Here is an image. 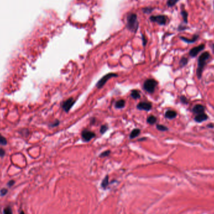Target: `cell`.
Segmentation results:
<instances>
[{"mask_svg": "<svg viewBox=\"0 0 214 214\" xmlns=\"http://www.w3.org/2000/svg\"><path fill=\"white\" fill-rule=\"evenodd\" d=\"M180 15L183 18V23L185 24H187L188 23V11L185 9V8H182L181 11H180Z\"/></svg>", "mask_w": 214, "mask_h": 214, "instance_id": "cell-13", "label": "cell"}, {"mask_svg": "<svg viewBox=\"0 0 214 214\" xmlns=\"http://www.w3.org/2000/svg\"><path fill=\"white\" fill-rule=\"evenodd\" d=\"M110 150L105 151L103 152L102 154H101L100 155V157H105L108 156V155H110Z\"/></svg>", "mask_w": 214, "mask_h": 214, "instance_id": "cell-28", "label": "cell"}, {"mask_svg": "<svg viewBox=\"0 0 214 214\" xmlns=\"http://www.w3.org/2000/svg\"><path fill=\"white\" fill-rule=\"evenodd\" d=\"M108 185V176H106L105 178L103 179L102 183H101V187L103 188H106L107 187Z\"/></svg>", "mask_w": 214, "mask_h": 214, "instance_id": "cell-21", "label": "cell"}, {"mask_svg": "<svg viewBox=\"0 0 214 214\" xmlns=\"http://www.w3.org/2000/svg\"><path fill=\"white\" fill-rule=\"evenodd\" d=\"M3 214H13L11 208L10 206L6 207L3 210Z\"/></svg>", "mask_w": 214, "mask_h": 214, "instance_id": "cell-23", "label": "cell"}, {"mask_svg": "<svg viewBox=\"0 0 214 214\" xmlns=\"http://www.w3.org/2000/svg\"><path fill=\"white\" fill-rule=\"evenodd\" d=\"M59 123H60V122H59V121H58V120H56L55 121H54L53 124H51L50 125V126H52V127L57 126H58V125H59Z\"/></svg>", "mask_w": 214, "mask_h": 214, "instance_id": "cell-31", "label": "cell"}, {"mask_svg": "<svg viewBox=\"0 0 214 214\" xmlns=\"http://www.w3.org/2000/svg\"><path fill=\"white\" fill-rule=\"evenodd\" d=\"M180 0H167V5L168 6V7L172 8L174 6L176 5V4L179 2Z\"/></svg>", "mask_w": 214, "mask_h": 214, "instance_id": "cell-17", "label": "cell"}, {"mask_svg": "<svg viewBox=\"0 0 214 214\" xmlns=\"http://www.w3.org/2000/svg\"><path fill=\"white\" fill-rule=\"evenodd\" d=\"M151 104L149 102H141L137 105V108L141 110L149 111L151 109Z\"/></svg>", "mask_w": 214, "mask_h": 214, "instance_id": "cell-10", "label": "cell"}, {"mask_svg": "<svg viewBox=\"0 0 214 214\" xmlns=\"http://www.w3.org/2000/svg\"><path fill=\"white\" fill-rule=\"evenodd\" d=\"M157 128L158 130L162 131V132H165V131L168 130V128L165 126L162 125H157Z\"/></svg>", "mask_w": 214, "mask_h": 214, "instance_id": "cell-24", "label": "cell"}, {"mask_svg": "<svg viewBox=\"0 0 214 214\" xmlns=\"http://www.w3.org/2000/svg\"><path fill=\"white\" fill-rule=\"evenodd\" d=\"M107 129H108V126L107 125L101 126V127L100 128V133H104L107 130Z\"/></svg>", "mask_w": 214, "mask_h": 214, "instance_id": "cell-29", "label": "cell"}, {"mask_svg": "<svg viewBox=\"0 0 214 214\" xmlns=\"http://www.w3.org/2000/svg\"><path fill=\"white\" fill-rule=\"evenodd\" d=\"M212 48L213 49V50H214V44L212 45Z\"/></svg>", "mask_w": 214, "mask_h": 214, "instance_id": "cell-35", "label": "cell"}, {"mask_svg": "<svg viewBox=\"0 0 214 214\" xmlns=\"http://www.w3.org/2000/svg\"><path fill=\"white\" fill-rule=\"evenodd\" d=\"M8 192V190L7 188H1V190H0V195H1V197H3L4 196V195H7Z\"/></svg>", "mask_w": 214, "mask_h": 214, "instance_id": "cell-26", "label": "cell"}, {"mask_svg": "<svg viewBox=\"0 0 214 214\" xmlns=\"http://www.w3.org/2000/svg\"><path fill=\"white\" fill-rule=\"evenodd\" d=\"M205 107L202 105L200 104H197V105H195L192 109V112L195 114H200L201 113H204L205 111Z\"/></svg>", "mask_w": 214, "mask_h": 214, "instance_id": "cell-11", "label": "cell"}, {"mask_svg": "<svg viewBox=\"0 0 214 214\" xmlns=\"http://www.w3.org/2000/svg\"><path fill=\"white\" fill-rule=\"evenodd\" d=\"M180 101H181V102L182 103H183V104H188V100H187V98H186V96H180Z\"/></svg>", "mask_w": 214, "mask_h": 214, "instance_id": "cell-27", "label": "cell"}, {"mask_svg": "<svg viewBox=\"0 0 214 214\" xmlns=\"http://www.w3.org/2000/svg\"><path fill=\"white\" fill-rule=\"evenodd\" d=\"M188 62V59L185 57H183L180 60V62H179L180 66L182 67V68L183 66H185V65H187Z\"/></svg>", "mask_w": 214, "mask_h": 214, "instance_id": "cell-18", "label": "cell"}, {"mask_svg": "<svg viewBox=\"0 0 214 214\" xmlns=\"http://www.w3.org/2000/svg\"><path fill=\"white\" fill-rule=\"evenodd\" d=\"M140 133V130L138 129V128H136V129H134L133 130H132V132H131L130 135V138H135V137H138Z\"/></svg>", "mask_w": 214, "mask_h": 214, "instance_id": "cell-15", "label": "cell"}, {"mask_svg": "<svg viewBox=\"0 0 214 214\" xmlns=\"http://www.w3.org/2000/svg\"><path fill=\"white\" fill-rule=\"evenodd\" d=\"M126 26L132 32H135L138 28L137 16L135 14H130L126 18Z\"/></svg>", "mask_w": 214, "mask_h": 214, "instance_id": "cell-2", "label": "cell"}, {"mask_svg": "<svg viewBox=\"0 0 214 214\" xmlns=\"http://www.w3.org/2000/svg\"><path fill=\"white\" fill-rule=\"evenodd\" d=\"M131 96L133 98V99H140V94L139 91L138 90H132L131 92Z\"/></svg>", "mask_w": 214, "mask_h": 214, "instance_id": "cell-19", "label": "cell"}, {"mask_svg": "<svg viewBox=\"0 0 214 214\" xmlns=\"http://www.w3.org/2000/svg\"><path fill=\"white\" fill-rule=\"evenodd\" d=\"M20 214H25V213H24V212L23 211V210H21V212H20Z\"/></svg>", "mask_w": 214, "mask_h": 214, "instance_id": "cell-34", "label": "cell"}, {"mask_svg": "<svg viewBox=\"0 0 214 214\" xmlns=\"http://www.w3.org/2000/svg\"><path fill=\"white\" fill-rule=\"evenodd\" d=\"M213 10H214V1H213Z\"/></svg>", "mask_w": 214, "mask_h": 214, "instance_id": "cell-36", "label": "cell"}, {"mask_svg": "<svg viewBox=\"0 0 214 214\" xmlns=\"http://www.w3.org/2000/svg\"><path fill=\"white\" fill-rule=\"evenodd\" d=\"M176 112L174 110H168L166 112L165 114V117L168 119H174L176 117Z\"/></svg>", "mask_w": 214, "mask_h": 214, "instance_id": "cell-14", "label": "cell"}, {"mask_svg": "<svg viewBox=\"0 0 214 214\" xmlns=\"http://www.w3.org/2000/svg\"><path fill=\"white\" fill-rule=\"evenodd\" d=\"M207 119H208V115L205 113L198 114L196 117H195V120L198 122V123H201V122L205 121Z\"/></svg>", "mask_w": 214, "mask_h": 214, "instance_id": "cell-12", "label": "cell"}, {"mask_svg": "<svg viewBox=\"0 0 214 214\" xmlns=\"http://www.w3.org/2000/svg\"><path fill=\"white\" fill-rule=\"evenodd\" d=\"M5 155V151L3 149H0V157H3Z\"/></svg>", "mask_w": 214, "mask_h": 214, "instance_id": "cell-32", "label": "cell"}, {"mask_svg": "<svg viewBox=\"0 0 214 214\" xmlns=\"http://www.w3.org/2000/svg\"><path fill=\"white\" fill-rule=\"evenodd\" d=\"M7 144V140L5 137L2 136L0 134V145H6Z\"/></svg>", "mask_w": 214, "mask_h": 214, "instance_id": "cell-22", "label": "cell"}, {"mask_svg": "<svg viewBox=\"0 0 214 214\" xmlns=\"http://www.w3.org/2000/svg\"><path fill=\"white\" fill-rule=\"evenodd\" d=\"M117 76L118 75L116 74V73H108V74L105 75L100 79L99 82H98V83L96 84V87L98 88H101L110 79L113 77H117Z\"/></svg>", "mask_w": 214, "mask_h": 214, "instance_id": "cell-4", "label": "cell"}, {"mask_svg": "<svg viewBox=\"0 0 214 214\" xmlns=\"http://www.w3.org/2000/svg\"><path fill=\"white\" fill-rule=\"evenodd\" d=\"M151 21L157 23L160 25H165L167 23V16L165 15H157L152 16L150 18Z\"/></svg>", "mask_w": 214, "mask_h": 214, "instance_id": "cell-5", "label": "cell"}, {"mask_svg": "<svg viewBox=\"0 0 214 214\" xmlns=\"http://www.w3.org/2000/svg\"><path fill=\"white\" fill-rule=\"evenodd\" d=\"M125 101L124 100H120L115 103V107L117 108H122L125 107Z\"/></svg>", "mask_w": 214, "mask_h": 214, "instance_id": "cell-16", "label": "cell"}, {"mask_svg": "<svg viewBox=\"0 0 214 214\" xmlns=\"http://www.w3.org/2000/svg\"><path fill=\"white\" fill-rule=\"evenodd\" d=\"M188 28V26H187V24H180V25L178 27V30L180 32H182V31H184V30H186Z\"/></svg>", "mask_w": 214, "mask_h": 214, "instance_id": "cell-25", "label": "cell"}, {"mask_svg": "<svg viewBox=\"0 0 214 214\" xmlns=\"http://www.w3.org/2000/svg\"><path fill=\"white\" fill-rule=\"evenodd\" d=\"M157 85V82L154 79H148L143 84V88L147 92L151 93L155 91V87Z\"/></svg>", "mask_w": 214, "mask_h": 214, "instance_id": "cell-3", "label": "cell"}, {"mask_svg": "<svg viewBox=\"0 0 214 214\" xmlns=\"http://www.w3.org/2000/svg\"><path fill=\"white\" fill-rule=\"evenodd\" d=\"M199 35L196 34V35H194L192 38H186L185 37V36H180V39L181 40H182L183 41L185 42L186 43H188V44H192V43H194L195 42H196L197 41V40L199 39Z\"/></svg>", "mask_w": 214, "mask_h": 214, "instance_id": "cell-9", "label": "cell"}, {"mask_svg": "<svg viewBox=\"0 0 214 214\" xmlns=\"http://www.w3.org/2000/svg\"><path fill=\"white\" fill-rule=\"evenodd\" d=\"M207 126H209V128H213L214 126V125L213 124H210V125H208Z\"/></svg>", "mask_w": 214, "mask_h": 214, "instance_id": "cell-33", "label": "cell"}, {"mask_svg": "<svg viewBox=\"0 0 214 214\" xmlns=\"http://www.w3.org/2000/svg\"><path fill=\"white\" fill-rule=\"evenodd\" d=\"M210 57V54L208 51L201 53L198 58V66L197 69V75L199 79L201 78L204 67L207 63V60Z\"/></svg>", "mask_w": 214, "mask_h": 214, "instance_id": "cell-1", "label": "cell"}, {"mask_svg": "<svg viewBox=\"0 0 214 214\" xmlns=\"http://www.w3.org/2000/svg\"><path fill=\"white\" fill-rule=\"evenodd\" d=\"M205 48V45L204 43L200 44L195 47H193L190 51H189V55L192 58L197 57L200 52L204 50Z\"/></svg>", "mask_w": 214, "mask_h": 214, "instance_id": "cell-6", "label": "cell"}, {"mask_svg": "<svg viewBox=\"0 0 214 214\" xmlns=\"http://www.w3.org/2000/svg\"><path fill=\"white\" fill-rule=\"evenodd\" d=\"M82 138L85 142H89L95 137V134L93 132L88 130H84L82 133Z\"/></svg>", "mask_w": 214, "mask_h": 214, "instance_id": "cell-8", "label": "cell"}, {"mask_svg": "<svg viewBox=\"0 0 214 214\" xmlns=\"http://www.w3.org/2000/svg\"><path fill=\"white\" fill-rule=\"evenodd\" d=\"M147 123H149V124H154L156 123L157 121V118L154 116H150V117L147 118Z\"/></svg>", "mask_w": 214, "mask_h": 214, "instance_id": "cell-20", "label": "cell"}, {"mask_svg": "<svg viewBox=\"0 0 214 214\" xmlns=\"http://www.w3.org/2000/svg\"><path fill=\"white\" fill-rule=\"evenodd\" d=\"M75 101L73 99V98H70V99L66 100L62 105V108L66 112H68L70 110L71 108V107L74 105Z\"/></svg>", "mask_w": 214, "mask_h": 214, "instance_id": "cell-7", "label": "cell"}, {"mask_svg": "<svg viewBox=\"0 0 214 214\" xmlns=\"http://www.w3.org/2000/svg\"><path fill=\"white\" fill-rule=\"evenodd\" d=\"M15 181L14 180H11L7 183V186L8 187H11L15 185Z\"/></svg>", "mask_w": 214, "mask_h": 214, "instance_id": "cell-30", "label": "cell"}]
</instances>
